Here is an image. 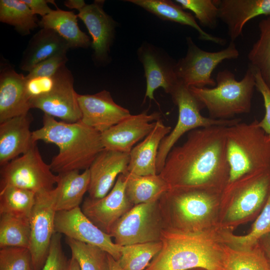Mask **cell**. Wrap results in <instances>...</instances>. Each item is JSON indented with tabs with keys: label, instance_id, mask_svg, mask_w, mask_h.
<instances>
[{
	"label": "cell",
	"instance_id": "obj_35",
	"mask_svg": "<svg viewBox=\"0 0 270 270\" xmlns=\"http://www.w3.org/2000/svg\"><path fill=\"white\" fill-rule=\"evenodd\" d=\"M220 232L222 242L232 246L248 248L258 243L262 238L270 232V192L260 213L247 234L238 236L228 230Z\"/></svg>",
	"mask_w": 270,
	"mask_h": 270
},
{
	"label": "cell",
	"instance_id": "obj_40",
	"mask_svg": "<svg viewBox=\"0 0 270 270\" xmlns=\"http://www.w3.org/2000/svg\"><path fill=\"white\" fill-rule=\"evenodd\" d=\"M61 238L60 234H54L46 261L41 270H68L69 260L62 250Z\"/></svg>",
	"mask_w": 270,
	"mask_h": 270
},
{
	"label": "cell",
	"instance_id": "obj_46",
	"mask_svg": "<svg viewBox=\"0 0 270 270\" xmlns=\"http://www.w3.org/2000/svg\"><path fill=\"white\" fill-rule=\"evenodd\" d=\"M64 4L67 8L70 9H76L79 11L86 4L83 0H68L64 2Z\"/></svg>",
	"mask_w": 270,
	"mask_h": 270
},
{
	"label": "cell",
	"instance_id": "obj_31",
	"mask_svg": "<svg viewBox=\"0 0 270 270\" xmlns=\"http://www.w3.org/2000/svg\"><path fill=\"white\" fill-rule=\"evenodd\" d=\"M0 21L12 26L22 35L26 36L38 26L36 16L22 0H0Z\"/></svg>",
	"mask_w": 270,
	"mask_h": 270
},
{
	"label": "cell",
	"instance_id": "obj_28",
	"mask_svg": "<svg viewBox=\"0 0 270 270\" xmlns=\"http://www.w3.org/2000/svg\"><path fill=\"white\" fill-rule=\"evenodd\" d=\"M78 18L74 12L58 8L42 17L38 26L55 31L67 42L70 48H86L92 43L89 36L80 28Z\"/></svg>",
	"mask_w": 270,
	"mask_h": 270
},
{
	"label": "cell",
	"instance_id": "obj_13",
	"mask_svg": "<svg viewBox=\"0 0 270 270\" xmlns=\"http://www.w3.org/2000/svg\"><path fill=\"white\" fill-rule=\"evenodd\" d=\"M54 230L66 238L97 246L116 260L121 256L122 246L115 244L110 234L94 224L80 206L69 210L56 212Z\"/></svg>",
	"mask_w": 270,
	"mask_h": 270
},
{
	"label": "cell",
	"instance_id": "obj_27",
	"mask_svg": "<svg viewBox=\"0 0 270 270\" xmlns=\"http://www.w3.org/2000/svg\"><path fill=\"white\" fill-rule=\"evenodd\" d=\"M58 174V180L55 187L56 212L69 210L79 207L89 188L88 168L82 173L80 170H72Z\"/></svg>",
	"mask_w": 270,
	"mask_h": 270
},
{
	"label": "cell",
	"instance_id": "obj_24",
	"mask_svg": "<svg viewBox=\"0 0 270 270\" xmlns=\"http://www.w3.org/2000/svg\"><path fill=\"white\" fill-rule=\"evenodd\" d=\"M171 130L170 126L158 120L152 131L130 152L128 172L140 176L158 174L156 162L160 145Z\"/></svg>",
	"mask_w": 270,
	"mask_h": 270
},
{
	"label": "cell",
	"instance_id": "obj_41",
	"mask_svg": "<svg viewBox=\"0 0 270 270\" xmlns=\"http://www.w3.org/2000/svg\"><path fill=\"white\" fill-rule=\"evenodd\" d=\"M58 78V72L50 76L26 78L25 92L29 102L50 93L56 86Z\"/></svg>",
	"mask_w": 270,
	"mask_h": 270
},
{
	"label": "cell",
	"instance_id": "obj_38",
	"mask_svg": "<svg viewBox=\"0 0 270 270\" xmlns=\"http://www.w3.org/2000/svg\"><path fill=\"white\" fill-rule=\"evenodd\" d=\"M184 10L192 12L200 24L214 28L218 18V8L216 0H176Z\"/></svg>",
	"mask_w": 270,
	"mask_h": 270
},
{
	"label": "cell",
	"instance_id": "obj_9",
	"mask_svg": "<svg viewBox=\"0 0 270 270\" xmlns=\"http://www.w3.org/2000/svg\"><path fill=\"white\" fill-rule=\"evenodd\" d=\"M58 175L43 160L36 144L27 152L0 166V190L16 187L36 194L54 189Z\"/></svg>",
	"mask_w": 270,
	"mask_h": 270
},
{
	"label": "cell",
	"instance_id": "obj_32",
	"mask_svg": "<svg viewBox=\"0 0 270 270\" xmlns=\"http://www.w3.org/2000/svg\"><path fill=\"white\" fill-rule=\"evenodd\" d=\"M30 235V219L8 214H0V248H29Z\"/></svg>",
	"mask_w": 270,
	"mask_h": 270
},
{
	"label": "cell",
	"instance_id": "obj_12",
	"mask_svg": "<svg viewBox=\"0 0 270 270\" xmlns=\"http://www.w3.org/2000/svg\"><path fill=\"white\" fill-rule=\"evenodd\" d=\"M56 190L36 194V202L30 218L29 250L34 270H41L46 261L54 230Z\"/></svg>",
	"mask_w": 270,
	"mask_h": 270
},
{
	"label": "cell",
	"instance_id": "obj_21",
	"mask_svg": "<svg viewBox=\"0 0 270 270\" xmlns=\"http://www.w3.org/2000/svg\"><path fill=\"white\" fill-rule=\"evenodd\" d=\"M29 112L0 122V166L4 165L30 150L36 144L30 126Z\"/></svg>",
	"mask_w": 270,
	"mask_h": 270
},
{
	"label": "cell",
	"instance_id": "obj_6",
	"mask_svg": "<svg viewBox=\"0 0 270 270\" xmlns=\"http://www.w3.org/2000/svg\"><path fill=\"white\" fill-rule=\"evenodd\" d=\"M216 85L212 88L190 87L194 96L215 120L232 119L236 115L248 113L256 87L254 72L250 66L244 78L236 80L229 70L218 72Z\"/></svg>",
	"mask_w": 270,
	"mask_h": 270
},
{
	"label": "cell",
	"instance_id": "obj_42",
	"mask_svg": "<svg viewBox=\"0 0 270 270\" xmlns=\"http://www.w3.org/2000/svg\"><path fill=\"white\" fill-rule=\"evenodd\" d=\"M66 52L58 54L40 62L28 72L26 78L54 76L66 65L68 60Z\"/></svg>",
	"mask_w": 270,
	"mask_h": 270
},
{
	"label": "cell",
	"instance_id": "obj_1",
	"mask_svg": "<svg viewBox=\"0 0 270 270\" xmlns=\"http://www.w3.org/2000/svg\"><path fill=\"white\" fill-rule=\"evenodd\" d=\"M227 127L213 126L194 130L182 144L171 150L159 174L168 190L222 193L230 177Z\"/></svg>",
	"mask_w": 270,
	"mask_h": 270
},
{
	"label": "cell",
	"instance_id": "obj_19",
	"mask_svg": "<svg viewBox=\"0 0 270 270\" xmlns=\"http://www.w3.org/2000/svg\"><path fill=\"white\" fill-rule=\"evenodd\" d=\"M138 58L142 63L146 78V98L154 100V92L160 88L170 94L178 80L174 72L176 63L162 51L148 44L142 45L138 50Z\"/></svg>",
	"mask_w": 270,
	"mask_h": 270
},
{
	"label": "cell",
	"instance_id": "obj_36",
	"mask_svg": "<svg viewBox=\"0 0 270 270\" xmlns=\"http://www.w3.org/2000/svg\"><path fill=\"white\" fill-rule=\"evenodd\" d=\"M162 248L160 241L122 246L117 261L124 270H145Z\"/></svg>",
	"mask_w": 270,
	"mask_h": 270
},
{
	"label": "cell",
	"instance_id": "obj_16",
	"mask_svg": "<svg viewBox=\"0 0 270 270\" xmlns=\"http://www.w3.org/2000/svg\"><path fill=\"white\" fill-rule=\"evenodd\" d=\"M80 121L102 133L131 115L128 110L118 104L110 92L102 90L92 94H78Z\"/></svg>",
	"mask_w": 270,
	"mask_h": 270
},
{
	"label": "cell",
	"instance_id": "obj_29",
	"mask_svg": "<svg viewBox=\"0 0 270 270\" xmlns=\"http://www.w3.org/2000/svg\"><path fill=\"white\" fill-rule=\"evenodd\" d=\"M124 174L126 194L134 206L158 200L168 190L159 174L140 176L127 172Z\"/></svg>",
	"mask_w": 270,
	"mask_h": 270
},
{
	"label": "cell",
	"instance_id": "obj_4",
	"mask_svg": "<svg viewBox=\"0 0 270 270\" xmlns=\"http://www.w3.org/2000/svg\"><path fill=\"white\" fill-rule=\"evenodd\" d=\"M222 194L202 190H168L158 200L165 228L186 232L212 228Z\"/></svg>",
	"mask_w": 270,
	"mask_h": 270
},
{
	"label": "cell",
	"instance_id": "obj_17",
	"mask_svg": "<svg viewBox=\"0 0 270 270\" xmlns=\"http://www.w3.org/2000/svg\"><path fill=\"white\" fill-rule=\"evenodd\" d=\"M160 118L158 112L131 114L101 133L104 148L130 153L135 144L152 131Z\"/></svg>",
	"mask_w": 270,
	"mask_h": 270
},
{
	"label": "cell",
	"instance_id": "obj_33",
	"mask_svg": "<svg viewBox=\"0 0 270 270\" xmlns=\"http://www.w3.org/2000/svg\"><path fill=\"white\" fill-rule=\"evenodd\" d=\"M260 34L248 57L250 66L258 71L270 89V16L259 22Z\"/></svg>",
	"mask_w": 270,
	"mask_h": 270
},
{
	"label": "cell",
	"instance_id": "obj_48",
	"mask_svg": "<svg viewBox=\"0 0 270 270\" xmlns=\"http://www.w3.org/2000/svg\"><path fill=\"white\" fill-rule=\"evenodd\" d=\"M68 270H80L78 262L72 257L69 260Z\"/></svg>",
	"mask_w": 270,
	"mask_h": 270
},
{
	"label": "cell",
	"instance_id": "obj_49",
	"mask_svg": "<svg viewBox=\"0 0 270 270\" xmlns=\"http://www.w3.org/2000/svg\"><path fill=\"white\" fill-rule=\"evenodd\" d=\"M189 270H205L202 269V268H194V269H191Z\"/></svg>",
	"mask_w": 270,
	"mask_h": 270
},
{
	"label": "cell",
	"instance_id": "obj_14",
	"mask_svg": "<svg viewBox=\"0 0 270 270\" xmlns=\"http://www.w3.org/2000/svg\"><path fill=\"white\" fill-rule=\"evenodd\" d=\"M58 76L54 89L47 95L31 100L30 108L39 109L66 122H78L81 120L82 114L73 76L66 65L58 70Z\"/></svg>",
	"mask_w": 270,
	"mask_h": 270
},
{
	"label": "cell",
	"instance_id": "obj_15",
	"mask_svg": "<svg viewBox=\"0 0 270 270\" xmlns=\"http://www.w3.org/2000/svg\"><path fill=\"white\" fill-rule=\"evenodd\" d=\"M126 184L124 176L120 174L106 196L97 199L88 196L82 202L81 210L83 213L108 234L116 222L134 206L126 197Z\"/></svg>",
	"mask_w": 270,
	"mask_h": 270
},
{
	"label": "cell",
	"instance_id": "obj_44",
	"mask_svg": "<svg viewBox=\"0 0 270 270\" xmlns=\"http://www.w3.org/2000/svg\"><path fill=\"white\" fill-rule=\"evenodd\" d=\"M35 15L38 14L44 17L48 14L52 10L48 5V3L55 4L52 0H22ZM56 5V4H55Z\"/></svg>",
	"mask_w": 270,
	"mask_h": 270
},
{
	"label": "cell",
	"instance_id": "obj_43",
	"mask_svg": "<svg viewBox=\"0 0 270 270\" xmlns=\"http://www.w3.org/2000/svg\"><path fill=\"white\" fill-rule=\"evenodd\" d=\"M254 72L256 88L262 96L265 108V114L260 121H258V125L270 140V89L262 78L260 73L255 70Z\"/></svg>",
	"mask_w": 270,
	"mask_h": 270
},
{
	"label": "cell",
	"instance_id": "obj_25",
	"mask_svg": "<svg viewBox=\"0 0 270 270\" xmlns=\"http://www.w3.org/2000/svg\"><path fill=\"white\" fill-rule=\"evenodd\" d=\"M70 48L67 42L51 29L42 28L30 40L23 52L20 68L30 72L40 62Z\"/></svg>",
	"mask_w": 270,
	"mask_h": 270
},
{
	"label": "cell",
	"instance_id": "obj_37",
	"mask_svg": "<svg viewBox=\"0 0 270 270\" xmlns=\"http://www.w3.org/2000/svg\"><path fill=\"white\" fill-rule=\"evenodd\" d=\"M66 242L80 270H109L108 254L101 248L68 238Z\"/></svg>",
	"mask_w": 270,
	"mask_h": 270
},
{
	"label": "cell",
	"instance_id": "obj_39",
	"mask_svg": "<svg viewBox=\"0 0 270 270\" xmlns=\"http://www.w3.org/2000/svg\"><path fill=\"white\" fill-rule=\"evenodd\" d=\"M0 270H34L29 248L15 246L0 248Z\"/></svg>",
	"mask_w": 270,
	"mask_h": 270
},
{
	"label": "cell",
	"instance_id": "obj_30",
	"mask_svg": "<svg viewBox=\"0 0 270 270\" xmlns=\"http://www.w3.org/2000/svg\"><path fill=\"white\" fill-rule=\"evenodd\" d=\"M224 270H270V262L258 242L248 248L224 242Z\"/></svg>",
	"mask_w": 270,
	"mask_h": 270
},
{
	"label": "cell",
	"instance_id": "obj_11",
	"mask_svg": "<svg viewBox=\"0 0 270 270\" xmlns=\"http://www.w3.org/2000/svg\"><path fill=\"white\" fill-rule=\"evenodd\" d=\"M186 40V55L176 62L174 72L178 82L188 88L214 87L216 83L212 78L214 68L223 60L236 59L240 55L232 41L224 50L209 52L198 46L192 38L187 37Z\"/></svg>",
	"mask_w": 270,
	"mask_h": 270
},
{
	"label": "cell",
	"instance_id": "obj_5",
	"mask_svg": "<svg viewBox=\"0 0 270 270\" xmlns=\"http://www.w3.org/2000/svg\"><path fill=\"white\" fill-rule=\"evenodd\" d=\"M226 148L228 184L246 174L270 168V140L256 120L228 126Z\"/></svg>",
	"mask_w": 270,
	"mask_h": 270
},
{
	"label": "cell",
	"instance_id": "obj_45",
	"mask_svg": "<svg viewBox=\"0 0 270 270\" xmlns=\"http://www.w3.org/2000/svg\"><path fill=\"white\" fill-rule=\"evenodd\" d=\"M258 243L270 262V232L262 238Z\"/></svg>",
	"mask_w": 270,
	"mask_h": 270
},
{
	"label": "cell",
	"instance_id": "obj_23",
	"mask_svg": "<svg viewBox=\"0 0 270 270\" xmlns=\"http://www.w3.org/2000/svg\"><path fill=\"white\" fill-rule=\"evenodd\" d=\"M26 76L6 66L0 74V122L26 114L30 109L25 92Z\"/></svg>",
	"mask_w": 270,
	"mask_h": 270
},
{
	"label": "cell",
	"instance_id": "obj_2",
	"mask_svg": "<svg viewBox=\"0 0 270 270\" xmlns=\"http://www.w3.org/2000/svg\"><path fill=\"white\" fill-rule=\"evenodd\" d=\"M220 228L186 232L164 228L162 248L145 270H224Z\"/></svg>",
	"mask_w": 270,
	"mask_h": 270
},
{
	"label": "cell",
	"instance_id": "obj_10",
	"mask_svg": "<svg viewBox=\"0 0 270 270\" xmlns=\"http://www.w3.org/2000/svg\"><path fill=\"white\" fill-rule=\"evenodd\" d=\"M164 228L158 200L134 205L116 222L109 234L122 246L160 242Z\"/></svg>",
	"mask_w": 270,
	"mask_h": 270
},
{
	"label": "cell",
	"instance_id": "obj_7",
	"mask_svg": "<svg viewBox=\"0 0 270 270\" xmlns=\"http://www.w3.org/2000/svg\"><path fill=\"white\" fill-rule=\"evenodd\" d=\"M270 192V168L246 174L228 184L220 202V206L227 208L218 228L232 229L254 216L262 210Z\"/></svg>",
	"mask_w": 270,
	"mask_h": 270
},
{
	"label": "cell",
	"instance_id": "obj_22",
	"mask_svg": "<svg viewBox=\"0 0 270 270\" xmlns=\"http://www.w3.org/2000/svg\"><path fill=\"white\" fill-rule=\"evenodd\" d=\"M218 18L227 26L234 42L242 34L246 24L258 16H270V0H216Z\"/></svg>",
	"mask_w": 270,
	"mask_h": 270
},
{
	"label": "cell",
	"instance_id": "obj_3",
	"mask_svg": "<svg viewBox=\"0 0 270 270\" xmlns=\"http://www.w3.org/2000/svg\"><path fill=\"white\" fill-rule=\"evenodd\" d=\"M34 142L52 144L58 152L50 164L58 174L89 168L97 155L104 148L101 133L80 120L73 123L58 121L44 114L42 126L32 131Z\"/></svg>",
	"mask_w": 270,
	"mask_h": 270
},
{
	"label": "cell",
	"instance_id": "obj_26",
	"mask_svg": "<svg viewBox=\"0 0 270 270\" xmlns=\"http://www.w3.org/2000/svg\"><path fill=\"white\" fill-rule=\"evenodd\" d=\"M164 20H168L190 26L198 32L199 38L223 46L226 40L224 38L214 36L204 30L200 26L190 13L186 12L180 6L168 0H128Z\"/></svg>",
	"mask_w": 270,
	"mask_h": 270
},
{
	"label": "cell",
	"instance_id": "obj_47",
	"mask_svg": "<svg viewBox=\"0 0 270 270\" xmlns=\"http://www.w3.org/2000/svg\"><path fill=\"white\" fill-rule=\"evenodd\" d=\"M109 270H124L113 257L108 254Z\"/></svg>",
	"mask_w": 270,
	"mask_h": 270
},
{
	"label": "cell",
	"instance_id": "obj_20",
	"mask_svg": "<svg viewBox=\"0 0 270 270\" xmlns=\"http://www.w3.org/2000/svg\"><path fill=\"white\" fill-rule=\"evenodd\" d=\"M104 0H94L78 11V16L84 24L92 38L94 58L100 62L108 58L114 35L116 23L103 9Z\"/></svg>",
	"mask_w": 270,
	"mask_h": 270
},
{
	"label": "cell",
	"instance_id": "obj_8",
	"mask_svg": "<svg viewBox=\"0 0 270 270\" xmlns=\"http://www.w3.org/2000/svg\"><path fill=\"white\" fill-rule=\"evenodd\" d=\"M170 94L178 108V119L174 129L164 138L160 145L156 162L158 174L162 170L171 150L186 132L213 126H228L241 122L239 118L222 120L203 116L200 113L204 108L203 105L190 88L180 82H178Z\"/></svg>",
	"mask_w": 270,
	"mask_h": 270
},
{
	"label": "cell",
	"instance_id": "obj_34",
	"mask_svg": "<svg viewBox=\"0 0 270 270\" xmlns=\"http://www.w3.org/2000/svg\"><path fill=\"white\" fill-rule=\"evenodd\" d=\"M36 194L16 187L0 190V214H8L30 219Z\"/></svg>",
	"mask_w": 270,
	"mask_h": 270
},
{
	"label": "cell",
	"instance_id": "obj_18",
	"mask_svg": "<svg viewBox=\"0 0 270 270\" xmlns=\"http://www.w3.org/2000/svg\"><path fill=\"white\" fill-rule=\"evenodd\" d=\"M130 153L104 148L88 168L90 176L88 196L100 198L106 196L120 174L128 171Z\"/></svg>",
	"mask_w": 270,
	"mask_h": 270
}]
</instances>
